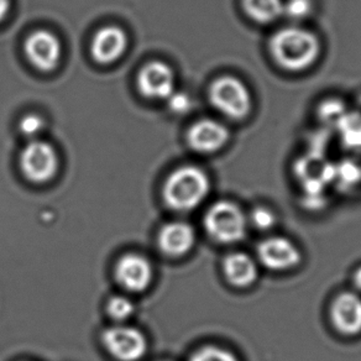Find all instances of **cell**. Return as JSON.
Wrapping results in <instances>:
<instances>
[{"mask_svg":"<svg viewBox=\"0 0 361 361\" xmlns=\"http://www.w3.org/2000/svg\"><path fill=\"white\" fill-rule=\"evenodd\" d=\"M204 226L208 234L223 244H233L244 239L246 219L239 207L229 202H219L207 212Z\"/></svg>","mask_w":361,"mask_h":361,"instance_id":"4","label":"cell"},{"mask_svg":"<svg viewBox=\"0 0 361 361\" xmlns=\"http://www.w3.org/2000/svg\"><path fill=\"white\" fill-rule=\"evenodd\" d=\"M354 281H355L356 287L361 290V267L356 271L355 275H354Z\"/></svg>","mask_w":361,"mask_h":361,"instance_id":"24","label":"cell"},{"mask_svg":"<svg viewBox=\"0 0 361 361\" xmlns=\"http://www.w3.org/2000/svg\"><path fill=\"white\" fill-rule=\"evenodd\" d=\"M102 341L106 351L119 361L140 360L147 350L145 336L133 326H111L104 331Z\"/></svg>","mask_w":361,"mask_h":361,"instance_id":"6","label":"cell"},{"mask_svg":"<svg viewBox=\"0 0 361 361\" xmlns=\"http://www.w3.org/2000/svg\"><path fill=\"white\" fill-rule=\"evenodd\" d=\"M24 51L35 68L50 72L60 63L62 46L55 34L47 30H36L26 39Z\"/></svg>","mask_w":361,"mask_h":361,"instance_id":"8","label":"cell"},{"mask_svg":"<svg viewBox=\"0 0 361 361\" xmlns=\"http://www.w3.org/2000/svg\"><path fill=\"white\" fill-rule=\"evenodd\" d=\"M190 361H238L229 351L223 350L216 346H206L197 351Z\"/></svg>","mask_w":361,"mask_h":361,"instance_id":"20","label":"cell"},{"mask_svg":"<svg viewBox=\"0 0 361 361\" xmlns=\"http://www.w3.org/2000/svg\"><path fill=\"white\" fill-rule=\"evenodd\" d=\"M313 9L312 0H283V16L295 23L308 19Z\"/></svg>","mask_w":361,"mask_h":361,"instance_id":"17","label":"cell"},{"mask_svg":"<svg viewBox=\"0 0 361 361\" xmlns=\"http://www.w3.org/2000/svg\"><path fill=\"white\" fill-rule=\"evenodd\" d=\"M106 313L116 322H124L133 316L134 305L126 297H111L106 303Z\"/></svg>","mask_w":361,"mask_h":361,"instance_id":"18","label":"cell"},{"mask_svg":"<svg viewBox=\"0 0 361 361\" xmlns=\"http://www.w3.org/2000/svg\"><path fill=\"white\" fill-rule=\"evenodd\" d=\"M166 101H167V106L170 108V111L177 116H185L191 111L192 106H193L191 97L183 92H176L175 90Z\"/></svg>","mask_w":361,"mask_h":361,"instance_id":"21","label":"cell"},{"mask_svg":"<svg viewBox=\"0 0 361 361\" xmlns=\"http://www.w3.org/2000/svg\"><path fill=\"white\" fill-rule=\"evenodd\" d=\"M59 155L55 147L41 140H31L20 154V169L27 180L46 183L59 171Z\"/></svg>","mask_w":361,"mask_h":361,"instance_id":"5","label":"cell"},{"mask_svg":"<svg viewBox=\"0 0 361 361\" xmlns=\"http://www.w3.org/2000/svg\"><path fill=\"white\" fill-rule=\"evenodd\" d=\"M272 60L288 72L311 68L321 55V42L313 31L300 25L277 30L269 41Z\"/></svg>","mask_w":361,"mask_h":361,"instance_id":"1","label":"cell"},{"mask_svg":"<svg viewBox=\"0 0 361 361\" xmlns=\"http://www.w3.org/2000/svg\"><path fill=\"white\" fill-rule=\"evenodd\" d=\"M331 319L336 329L345 336L361 331V298L354 293H341L331 307Z\"/></svg>","mask_w":361,"mask_h":361,"instance_id":"14","label":"cell"},{"mask_svg":"<svg viewBox=\"0 0 361 361\" xmlns=\"http://www.w3.org/2000/svg\"><path fill=\"white\" fill-rule=\"evenodd\" d=\"M11 11V0H0V23L6 20Z\"/></svg>","mask_w":361,"mask_h":361,"instance_id":"23","label":"cell"},{"mask_svg":"<svg viewBox=\"0 0 361 361\" xmlns=\"http://www.w3.org/2000/svg\"><path fill=\"white\" fill-rule=\"evenodd\" d=\"M259 257L266 267L282 271L296 266L301 260V254L291 241L283 238H271L261 243Z\"/></svg>","mask_w":361,"mask_h":361,"instance_id":"12","label":"cell"},{"mask_svg":"<svg viewBox=\"0 0 361 361\" xmlns=\"http://www.w3.org/2000/svg\"><path fill=\"white\" fill-rule=\"evenodd\" d=\"M128 49L126 31L109 25L97 31L90 42V55L101 65H111L121 59Z\"/></svg>","mask_w":361,"mask_h":361,"instance_id":"10","label":"cell"},{"mask_svg":"<svg viewBox=\"0 0 361 361\" xmlns=\"http://www.w3.org/2000/svg\"><path fill=\"white\" fill-rule=\"evenodd\" d=\"M231 140V131L221 121L201 119L187 131V142L192 150L211 155L221 150Z\"/></svg>","mask_w":361,"mask_h":361,"instance_id":"9","label":"cell"},{"mask_svg":"<svg viewBox=\"0 0 361 361\" xmlns=\"http://www.w3.org/2000/svg\"><path fill=\"white\" fill-rule=\"evenodd\" d=\"M45 129V121L37 114H27L24 116L19 124V130L23 135L36 140V137L40 135Z\"/></svg>","mask_w":361,"mask_h":361,"instance_id":"19","label":"cell"},{"mask_svg":"<svg viewBox=\"0 0 361 361\" xmlns=\"http://www.w3.org/2000/svg\"><path fill=\"white\" fill-rule=\"evenodd\" d=\"M136 85L142 97L147 99L166 101L176 90L175 73L170 66L152 61L139 71Z\"/></svg>","mask_w":361,"mask_h":361,"instance_id":"7","label":"cell"},{"mask_svg":"<svg viewBox=\"0 0 361 361\" xmlns=\"http://www.w3.org/2000/svg\"><path fill=\"white\" fill-rule=\"evenodd\" d=\"M157 241L164 254L178 257L191 250L196 241V234L190 224L183 221H173L161 229Z\"/></svg>","mask_w":361,"mask_h":361,"instance_id":"13","label":"cell"},{"mask_svg":"<svg viewBox=\"0 0 361 361\" xmlns=\"http://www.w3.org/2000/svg\"><path fill=\"white\" fill-rule=\"evenodd\" d=\"M208 97L213 108L231 121H243L250 114V90L238 77L229 75L216 78L209 87Z\"/></svg>","mask_w":361,"mask_h":361,"instance_id":"3","label":"cell"},{"mask_svg":"<svg viewBox=\"0 0 361 361\" xmlns=\"http://www.w3.org/2000/svg\"><path fill=\"white\" fill-rule=\"evenodd\" d=\"M224 272L233 286H250L257 277L254 261L245 254H231L224 261Z\"/></svg>","mask_w":361,"mask_h":361,"instance_id":"15","label":"cell"},{"mask_svg":"<svg viewBox=\"0 0 361 361\" xmlns=\"http://www.w3.org/2000/svg\"><path fill=\"white\" fill-rule=\"evenodd\" d=\"M251 221H252L256 228H259L261 231H267V229L274 226L276 218L269 209L256 208L255 211L252 212V214H251Z\"/></svg>","mask_w":361,"mask_h":361,"instance_id":"22","label":"cell"},{"mask_svg":"<svg viewBox=\"0 0 361 361\" xmlns=\"http://www.w3.org/2000/svg\"><path fill=\"white\" fill-rule=\"evenodd\" d=\"M209 187L204 171L197 166H182L166 180L164 200L173 211H192L206 200Z\"/></svg>","mask_w":361,"mask_h":361,"instance_id":"2","label":"cell"},{"mask_svg":"<svg viewBox=\"0 0 361 361\" xmlns=\"http://www.w3.org/2000/svg\"><path fill=\"white\" fill-rule=\"evenodd\" d=\"M243 9L251 20L269 25L283 16V0H241Z\"/></svg>","mask_w":361,"mask_h":361,"instance_id":"16","label":"cell"},{"mask_svg":"<svg viewBox=\"0 0 361 361\" xmlns=\"http://www.w3.org/2000/svg\"><path fill=\"white\" fill-rule=\"evenodd\" d=\"M116 280L126 291H145L152 280V267L145 257L128 254L116 264Z\"/></svg>","mask_w":361,"mask_h":361,"instance_id":"11","label":"cell"}]
</instances>
